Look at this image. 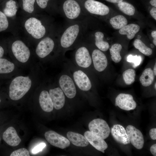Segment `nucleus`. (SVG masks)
Instances as JSON below:
<instances>
[{"mask_svg":"<svg viewBox=\"0 0 156 156\" xmlns=\"http://www.w3.org/2000/svg\"><path fill=\"white\" fill-rule=\"evenodd\" d=\"M31 83L29 77L19 76L14 78L9 86L10 98L15 101L21 99L30 89Z\"/></svg>","mask_w":156,"mask_h":156,"instance_id":"f257e3e1","label":"nucleus"},{"mask_svg":"<svg viewBox=\"0 0 156 156\" xmlns=\"http://www.w3.org/2000/svg\"><path fill=\"white\" fill-rule=\"evenodd\" d=\"M81 31V26L78 24L71 25L65 30L60 40L61 51H64L73 47L79 38Z\"/></svg>","mask_w":156,"mask_h":156,"instance_id":"f03ea898","label":"nucleus"},{"mask_svg":"<svg viewBox=\"0 0 156 156\" xmlns=\"http://www.w3.org/2000/svg\"><path fill=\"white\" fill-rule=\"evenodd\" d=\"M74 63L79 68L85 71L92 64L91 56L86 45L79 46L75 50L74 55Z\"/></svg>","mask_w":156,"mask_h":156,"instance_id":"7ed1b4c3","label":"nucleus"},{"mask_svg":"<svg viewBox=\"0 0 156 156\" xmlns=\"http://www.w3.org/2000/svg\"><path fill=\"white\" fill-rule=\"evenodd\" d=\"M58 84L59 87L67 98L72 99L75 96L77 86L70 73L66 71L62 72L59 78Z\"/></svg>","mask_w":156,"mask_h":156,"instance_id":"20e7f679","label":"nucleus"},{"mask_svg":"<svg viewBox=\"0 0 156 156\" xmlns=\"http://www.w3.org/2000/svg\"><path fill=\"white\" fill-rule=\"evenodd\" d=\"M72 71L71 74L76 86L83 91L90 90L92 87V83L85 70L76 68Z\"/></svg>","mask_w":156,"mask_h":156,"instance_id":"39448f33","label":"nucleus"},{"mask_svg":"<svg viewBox=\"0 0 156 156\" xmlns=\"http://www.w3.org/2000/svg\"><path fill=\"white\" fill-rule=\"evenodd\" d=\"M25 27L27 32L36 39L42 38L46 33L45 27L40 21L34 17L30 18L26 20Z\"/></svg>","mask_w":156,"mask_h":156,"instance_id":"423d86ee","label":"nucleus"},{"mask_svg":"<svg viewBox=\"0 0 156 156\" xmlns=\"http://www.w3.org/2000/svg\"><path fill=\"white\" fill-rule=\"evenodd\" d=\"M88 128L90 131L104 140L108 137L110 132V128L107 122L100 118L91 121L89 124Z\"/></svg>","mask_w":156,"mask_h":156,"instance_id":"0eeeda50","label":"nucleus"},{"mask_svg":"<svg viewBox=\"0 0 156 156\" xmlns=\"http://www.w3.org/2000/svg\"><path fill=\"white\" fill-rule=\"evenodd\" d=\"M12 50L16 58L20 62H26L29 60L30 52L25 44L20 40L14 41L12 44Z\"/></svg>","mask_w":156,"mask_h":156,"instance_id":"6e6552de","label":"nucleus"},{"mask_svg":"<svg viewBox=\"0 0 156 156\" xmlns=\"http://www.w3.org/2000/svg\"><path fill=\"white\" fill-rule=\"evenodd\" d=\"M44 136L47 141L55 147L63 149L70 145V142L68 139L53 131L46 132Z\"/></svg>","mask_w":156,"mask_h":156,"instance_id":"1a4fd4ad","label":"nucleus"},{"mask_svg":"<svg viewBox=\"0 0 156 156\" xmlns=\"http://www.w3.org/2000/svg\"><path fill=\"white\" fill-rule=\"evenodd\" d=\"M126 130L130 142L137 149H142L144 146V140L141 131L130 125L127 127Z\"/></svg>","mask_w":156,"mask_h":156,"instance_id":"9d476101","label":"nucleus"},{"mask_svg":"<svg viewBox=\"0 0 156 156\" xmlns=\"http://www.w3.org/2000/svg\"><path fill=\"white\" fill-rule=\"evenodd\" d=\"M84 7L90 13L101 16L108 14L109 11V7L103 3L94 0H87Z\"/></svg>","mask_w":156,"mask_h":156,"instance_id":"9b49d317","label":"nucleus"},{"mask_svg":"<svg viewBox=\"0 0 156 156\" xmlns=\"http://www.w3.org/2000/svg\"><path fill=\"white\" fill-rule=\"evenodd\" d=\"M115 105L121 109L129 111L135 109L137 104L132 96L130 94L120 93L115 99Z\"/></svg>","mask_w":156,"mask_h":156,"instance_id":"f8f14e48","label":"nucleus"},{"mask_svg":"<svg viewBox=\"0 0 156 156\" xmlns=\"http://www.w3.org/2000/svg\"><path fill=\"white\" fill-rule=\"evenodd\" d=\"M55 46L53 40L49 37H46L38 44L36 50V53L40 57L44 58L53 51Z\"/></svg>","mask_w":156,"mask_h":156,"instance_id":"ddd939ff","label":"nucleus"},{"mask_svg":"<svg viewBox=\"0 0 156 156\" xmlns=\"http://www.w3.org/2000/svg\"><path fill=\"white\" fill-rule=\"evenodd\" d=\"M66 16L68 19L74 20L77 18L81 13V8L79 3L74 0H67L63 5Z\"/></svg>","mask_w":156,"mask_h":156,"instance_id":"4468645a","label":"nucleus"},{"mask_svg":"<svg viewBox=\"0 0 156 156\" xmlns=\"http://www.w3.org/2000/svg\"><path fill=\"white\" fill-rule=\"evenodd\" d=\"M91 57L92 63L95 69L99 72L103 71L107 67L108 62L105 55L99 49H94Z\"/></svg>","mask_w":156,"mask_h":156,"instance_id":"2eb2a0df","label":"nucleus"},{"mask_svg":"<svg viewBox=\"0 0 156 156\" xmlns=\"http://www.w3.org/2000/svg\"><path fill=\"white\" fill-rule=\"evenodd\" d=\"M112 135L117 142L124 145L130 143L126 129L122 125H114L111 129Z\"/></svg>","mask_w":156,"mask_h":156,"instance_id":"dca6fc26","label":"nucleus"},{"mask_svg":"<svg viewBox=\"0 0 156 156\" xmlns=\"http://www.w3.org/2000/svg\"><path fill=\"white\" fill-rule=\"evenodd\" d=\"M84 136L92 146L97 150L105 153L108 146L104 140L90 131H86Z\"/></svg>","mask_w":156,"mask_h":156,"instance_id":"f3484780","label":"nucleus"},{"mask_svg":"<svg viewBox=\"0 0 156 156\" xmlns=\"http://www.w3.org/2000/svg\"><path fill=\"white\" fill-rule=\"evenodd\" d=\"M49 93L54 108L57 110L62 108L65 103V95L59 86L50 89Z\"/></svg>","mask_w":156,"mask_h":156,"instance_id":"a211bd4d","label":"nucleus"},{"mask_svg":"<svg viewBox=\"0 0 156 156\" xmlns=\"http://www.w3.org/2000/svg\"><path fill=\"white\" fill-rule=\"evenodd\" d=\"M3 138L8 144L12 146L18 145L21 141L16 129L12 127H8L4 132Z\"/></svg>","mask_w":156,"mask_h":156,"instance_id":"6ab92c4d","label":"nucleus"},{"mask_svg":"<svg viewBox=\"0 0 156 156\" xmlns=\"http://www.w3.org/2000/svg\"><path fill=\"white\" fill-rule=\"evenodd\" d=\"M40 105L44 112H50L53 109V104L49 92L43 90L40 93L39 99Z\"/></svg>","mask_w":156,"mask_h":156,"instance_id":"aec40b11","label":"nucleus"},{"mask_svg":"<svg viewBox=\"0 0 156 156\" xmlns=\"http://www.w3.org/2000/svg\"><path fill=\"white\" fill-rule=\"evenodd\" d=\"M67 137L71 143L77 146L84 147L89 143L84 136L78 133L69 131L67 133Z\"/></svg>","mask_w":156,"mask_h":156,"instance_id":"412c9836","label":"nucleus"},{"mask_svg":"<svg viewBox=\"0 0 156 156\" xmlns=\"http://www.w3.org/2000/svg\"><path fill=\"white\" fill-rule=\"evenodd\" d=\"M140 26L138 25L130 24L126 25L120 29L119 34L123 35H127L128 39L131 40L133 39L135 35L140 30Z\"/></svg>","mask_w":156,"mask_h":156,"instance_id":"4be33fe9","label":"nucleus"},{"mask_svg":"<svg viewBox=\"0 0 156 156\" xmlns=\"http://www.w3.org/2000/svg\"><path fill=\"white\" fill-rule=\"evenodd\" d=\"M155 75L153 70L151 68L146 69L143 72L140 78L142 85L144 87L151 85L153 81Z\"/></svg>","mask_w":156,"mask_h":156,"instance_id":"5701e85b","label":"nucleus"},{"mask_svg":"<svg viewBox=\"0 0 156 156\" xmlns=\"http://www.w3.org/2000/svg\"><path fill=\"white\" fill-rule=\"evenodd\" d=\"M95 44L99 49L101 51H107L109 47L108 42L103 40L104 35L102 32L98 31L94 34Z\"/></svg>","mask_w":156,"mask_h":156,"instance_id":"b1692460","label":"nucleus"},{"mask_svg":"<svg viewBox=\"0 0 156 156\" xmlns=\"http://www.w3.org/2000/svg\"><path fill=\"white\" fill-rule=\"evenodd\" d=\"M128 21L124 16L119 15L115 16L110 20L109 22L113 27L116 29H120L127 25Z\"/></svg>","mask_w":156,"mask_h":156,"instance_id":"393cba45","label":"nucleus"},{"mask_svg":"<svg viewBox=\"0 0 156 156\" xmlns=\"http://www.w3.org/2000/svg\"><path fill=\"white\" fill-rule=\"evenodd\" d=\"M3 11L6 16L12 17L14 16L17 11L16 2L13 0H9L7 1Z\"/></svg>","mask_w":156,"mask_h":156,"instance_id":"a878e982","label":"nucleus"},{"mask_svg":"<svg viewBox=\"0 0 156 156\" xmlns=\"http://www.w3.org/2000/svg\"><path fill=\"white\" fill-rule=\"evenodd\" d=\"M122 49L121 45L116 43L113 44L109 48V51L112 60L115 63H118L121 60L120 52Z\"/></svg>","mask_w":156,"mask_h":156,"instance_id":"bb28decb","label":"nucleus"},{"mask_svg":"<svg viewBox=\"0 0 156 156\" xmlns=\"http://www.w3.org/2000/svg\"><path fill=\"white\" fill-rule=\"evenodd\" d=\"M14 64L4 58H0V73H10L14 70Z\"/></svg>","mask_w":156,"mask_h":156,"instance_id":"cd10ccee","label":"nucleus"},{"mask_svg":"<svg viewBox=\"0 0 156 156\" xmlns=\"http://www.w3.org/2000/svg\"><path fill=\"white\" fill-rule=\"evenodd\" d=\"M134 47L140 52L146 56H149L153 53L152 49L147 47L140 39H137L133 42Z\"/></svg>","mask_w":156,"mask_h":156,"instance_id":"c85d7f7f","label":"nucleus"},{"mask_svg":"<svg viewBox=\"0 0 156 156\" xmlns=\"http://www.w3.org/2000/svg\"><path fill=\"white\" fill-rule=\"evenodd\" d=\"M120 10L125 14L129 16H133L135 14V9L132 4L122 1L118 3Z\"/></svg>","mask_w":156,"mask_h":156,"instance_id":"c756f323","label":"nucleus"},{"mask_svg":"<svg viewBox=\"0 0 156 156\" xmlns=\"http://www.w3.org/2000/svg\"><path fill=\"white\" fill-rule=\"evenodd\" d=\"M136 73L135 70L129 69L124 71L122 74L125 83L130 85L135 81Z\"/></svg>","mask_w":156,"mask_h":156,"instance_id":"7c9ffc66","label":"nucleus"},{"mask_svg":"<svg viewBox=\"0 0 156 156\" xmlns=\"http://www.w3.org/2000/svg\"><path fill=\"white\" fill-rule=\"evenodd\" d=\"M35 0H22L23 10L28 13H32L34 10V4Z\"/></svg>","mask_w":156,"mask_h":156,"instance_id":"2f4dec72","label":"nucleus"},{"mask_svg":"<svg viewBox=\"0 0 156 156\" xmlns=\"http://www.w3.org/2000/svg\"><path fill=\"white\" fill-rule=\"evenodd\" d=\"M8 21L6 16L0 11V31L6 30L8 27Z\"/></svg>","mask_w":156,"mask_h":156,"instance_id":"473e14b6","label":"nucleus"},{"mask_svg":"<svg viewBox=\"0 0 156 156\" xmlns=\"http://www.w3.org/2000/svg\"><path fill=\"white\" fill-rule=\"evenodd\" d=\"M141 58L140 56L137 55L133 56L131 55H129L127 58V61L129 62H132L134 64V67H135L139 66L141 63Z\"/></svg>","mask_w":156,"mask_h":156,"instance_id":"72a5a7b5","label":"nucleus"},{"mask_svg":"<svg viewBox=\"0 0 156 156\" xmlns=\"http://www.w3.org/2000/svg\"><path fill=\"white\" fill-rule=\"evenodd\" d=\"M10 156H29L28 151L25 148H21L13 151L10 155Z\"/></svg>","mask_w":156,"mask_h":156,"instance_id":"f704fd0d","label":"nucleus"},{"mask_svg":"<svg viewBox=\"0 0 156 156\" xmlns=\"http://www.w3.org/2000/svg\"><path fill=\"white\" fill-rule=\"evenodd\" d=\"M46 144L44 143H41L35 147L32 150V152L33 154L37 153L42 151L46 146Z\"/></svg>","mask_w":156,"mask_h":156,"instance_id":"c9c22d12","label":"nucleus"},{"mask_svg":"<svg viewBox=\"0 0 156 156\" xmlns=\"http://www.w3.org/2000/svg\"><path fill=\"white\" fill-rule=\"evenodd\" d=\"M49 0H36V2L39 6L42 9L46 8L47 3Z\"/></svg>","mask_w":156,"mask_h":156,"instance_id":"e433bc0d","label":"nucleus"},{"mask_svg":"<svg viewBox=\"0 0 156 156\" xmlns=\"http://www.w3.org/2000/svg\"><path fill=\"white\" fill-rule=\"evenodd\" d=\"M149 135L151 139L153 140L156 139V129L152 128L150 130L149 132Z\"/></svg>","mask_w":156,"mask_h":156,"instance_id":"4c0bfd02","label":"nucleus"},{"mask_svg":"<svg viewBox=\"0 0 156 156\" xmlns=\"http://www.w3.org/2000/svg\"><path fill=\"white\" fill-rule=\"evenodd\" d=\"M150 14L151 16L156 20V8L154 7L152 8L150 11Z\"/></svg>","mask_w":156,"mask_h":156,"instance_id":"58836bf2","label":"nucleus"},{"mask_svg":"<svg viewBox=\"0 0 156 156\" xmlns=\"http://www.w3.org/2000/svg\"><path fill=\"white\" fill-rule=\"evenodd\" d=\"M150 151L151 154L154 156H156V144H154L151 146Z\"/></svg>","mask_w":156,"mask_h":156,"instance_id":"ea45409f","label":"nucleus"},{"mask_svg":"<svg viewBox=\"0 0 156 156\" xmlns=\"http://www.w3.org/2000/svg\"><path fill=\"white\" fill-rule=\"evenodd\" d=\"M108 2L112 3H118L121 2L123 0H105Z\"/></svg>","mask_w":156,"mask_h":156,"instance_id":"a19ab883","label":"nucleus"},{"mask_svg":"<svg viewBox=\"0 0 156 156\" xmlns=\"http://www.w3.org/2000/svg\"><path fill=\"white\" fill-rule=\"evenodd\" d=\"M4 53V51L2 47L0 46V58H1L3 55Z\"/></svg>","mask_w":156,"mask_h":156,"instance_id":"79ce46f5","label":"nucleus"},{"mask_svg":"<svg viewBox=\"0 0 156 156\" xmlns=\"http://www.w3.org/2000/svg\"><path fill=\"white\" fill-rule=\"evenodd\" d=\"M150 4L154 7H156V0H151L150 1Z\"/></svg>","mask_w":156,"mask_h":156,"instance_id":"37998d69","label":"nucleus"},{"mask_svg":"<svg viewBox=\"0 0 156 156\" xmlns=\"http://www.w3.org/2000/svg\"><path fill=\"white\" fill-rule=\"evenodd\" d=\"M151 35L152 37L153 38H156V31H152L151 33Z\"/></svg>","mask_w":156,"mask_h":156,"instance_id":"c03bdc74","label":"nucleus"},{"mask_svg":"<svg viewBox=\"0 0 156 156\" xmlns=\"http://www.w3.org/2000/svg\"><path fill=\"white\" fill-rule=\"evenodd\" d=\"M153 72L155 76L156 75V63L155 65L154 69H153Z\"/></svg>","mask_w":156,"mask_h":156,"instance_id":"a18cd8bd","label":"nucleus"},{"mask_svg":"<svg viewBox=\"0 0 156 156\" xmlns=\"http://www.w3.org/2000/svg\"><path fill=\"white\" fill-rule=\"evenodd\" d=\"M153 43L154 45H156V38H153Z\"/></svg>","mask_w":156,"mask_h":156,"instance_id":"49530a36","label":"nucleus"},{"mask_svg":"<svg viewBox=\"0 0 156 156\" xmlns=\"http://www.w3.org/2000/svg\"><path fill=\"white\" fill-rule=\"evenodd\" d=\"M154 88L155 89H156V83H155L154 85Z\"/></svg>","mask_w":156,"mask_h":156,"instance_id":"de8ad7c7","label":"nucleus"},{"mask_svg":"<svg viewBox=\"0 0 156 156\" xmlns=\"http://www.w3.org/2000/svg\"><path fill=\"white\" fill-rule=\"evenodd\" d=\"M151 46L152 48H153V47H154V46L152 44H151Z\"/></svg>","mask_w":156,"mask_h":156,"instance_id":"09e8293b","label":"nucleus"},{"mask_svg":"<svg viewBox=\"0 0 156 156\" xmlns=\"http://www.w3.org/2000/svg\"><path fill=\"white\" fill-rule=\"evenodd\" d=\"M0 102H1V100H0Z\"/></svg>","mask_w":156,"mask_h":156,"instance_id":"8fccbe9b","label":"nucleus"},{"mask_svg":"<svg viewBox=\"0 0 156 156\" xmlns=\"http://www.w3.org/2000/svg\"></svg>","mask_w":156,"mask_h":156,"instance_id":"3c124183","label":"nucleus"}]
</instances>
